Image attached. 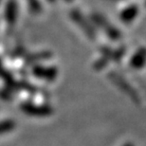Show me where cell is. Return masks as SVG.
<instances>
[{
    "mask_svg": "<svg viewBox=\"0 0 146 146\" xmlns=\"http://www.w3.org/2000/svg\"><path fill=\"white\" fill-rule=\"evenodd\" d=\"M123 146H134L132 143H130V142H128V143H126V144H124Z\"/></svg>",
    "mask_w": 146,
    "mask_h": 146,
    "instance_id": "3",
    "label": "cell"
},
{
    "mask_svg": "<svg viewBox=\"0 0 146 146\" xmlns=\"http://www.w3.org/2000/svg\"><path fill=\"white\" fill-rule=\"evenodd\" d=\"M14 127H15V122L13 119H7L0 122V134L10 132L14 129Z\"/></svg>",
    "mask_w": 146,
    "mask_h": 146,
    "instance_id": "2",
    "label": "cell"
},
{
    "mask_svg": "<svg viewBox=\"0 0 146 146\" xmlns=\"http://www.w3.org/2000/svg\"><path fill=\"white\" fill-rule=\"evenodd\" d=\"M21 109L24 111L26 114L36 117H46L49 115L52 111L50 107L48 106H39L35 104H31L29 103H25L21 106Z\"/></svg>",
    "mask_w": 146,
    "mask_h": 146,
    "instance_id": "1",
    "label": "cell"
}]
</instances>
